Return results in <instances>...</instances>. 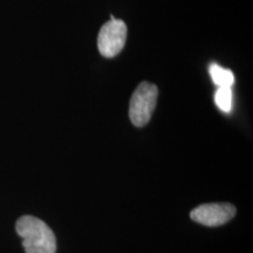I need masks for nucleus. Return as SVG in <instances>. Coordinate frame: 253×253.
Masks as SVG:
<instances>
[{"instance_id": "nucleus-1", "label": "nucleus", "mask_w": 253, "mask_h": 253, "mask_svg": "<svg viewBox=\"0 0 253 253\" xmlns=\"http://www.w3.org/2000/svg\"><path fill=\"white\" fill-rule=\"evenodd\" d=\"M26 253H55L56 239L45 221L33 216L20 217L15 225Z\"/></svg>"}, {"instance_id": "nucleus-2", "label": "nucleus", "mask_w": 253, "mask_h": 253, "mask_svg": "<svg viewBox=\"0 0 253 253\" xmlns=\"http://www.w3.org/2000/svg\"><path fill=\"white\" fill-rule=\"evenodd\" d=\"M158 89L150 82H141L132 93L130 106H129V118L132 125L143 126L150 121L155 108H156Z\"/></svg>"}, {"instance_id": "nucleus-3", "label": "nucleus", "mask_w": 253, "mask_h": 253, "mask_svg": "<svg viewBox=\"0 0 253 253\" xmlns=\"http://www.w3.org/2000/svg\"><path fill=\"white\" fill-rule=\"evenodd\" d=\"M126 25L125 21L110 15V20L101 27L97 37V48L104 58H114L123 49L126 40Z\"/></svg>"}, {"instance_id": "nucleus-4", "label": "nucleus", "mask_w": 253, "mask_h": 253, "mask_svg": "<svg viewBox=\"0 0 253 253\" xmlns=\"http://www.w3.org/2000/svg\"><path fill=\"white\" fill-rule=\"evenodd\" d=\"M236 208L229 203H210L199 205L190 213L192 220L205 226H219L235 217Z\"/></svg>"}, {"instance_id": "nucleus-5", "label": "nucleus", "mask_w": 253, "mask_h": 253, "mask_svg": "<svg viewBox=\"0 0 253 253\" xmlns=\"http://www.w3.org/2000/svg\"><path fill=\"white\" fill-rule=\"evenodd\" d=\"M210 75L213 84L218 87H232V84H235V75L232 71L221 68L216 63L210 66Z\"/></svg>"}, {"instance_id": "nucleus-6", "label": "nucleus", "mask_w": 253, "mask_h": 253, "mask_svg": "<svg viewBox=\"0 0 253 253\" xmlns=\"http://www.w3.org/2000/svg\"><path fill=\"white\" fill-rule=\"evenodd\" d=\"M214 102L221 112L230 113L232 109V89L231 87H218Z\"/></svg>"}]
</instances>
